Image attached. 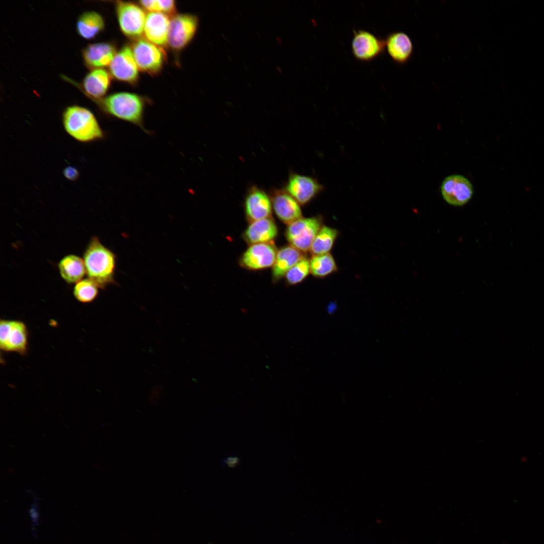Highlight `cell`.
<instances>
[{
  "label": "cell",
  "instance_id": "1",
  "mask_svg": "<svg viewBox=\"0 0 544 544\" xmlns=\"http://www.w3.org/2000/svg\"><path fill=\"white\" fill-rule=\"evenodd\" d=\"M104 114L132 124L146 133L152 132L144 124V113L149 100L129 92L115 93L94 101Z\"/></svg>",
  "mask_w": 544,
  "mask_h": 544
},
{
  "label": "cell",
  "instance_id": "2",
  "mask_svg": "<svg viewBox=\"0 0 544 544\" xmlns=\"http://www.w3.org/2000/svg\"><path fill=\"white\" fill-rule=\"evenodd\" d=\"M116 256L96 236L90 239L83 256L88 278L99 288L105 289L115 282Z\"/></svg>",
  "mask_w": 544,
  "mask_h": 544
},
{
  "label": "cell",
  "instance_id": "3",
  "mask_svg": "<svg viewBox=\"0 0 544 544\" xmlns=\"http://www.w3.org/2000/svg\"><path fill=\"white\" fill-rule=\"evenodd\" d=\"M62 123L65 131L81 143H91L105 138L94 114L85 107L73 105L66 107L62 113Z\"/></svg>",
  "mask_w": 544,
  "mask_h": 544
},
{
  "label": "cell",
  "instance_id": "4",
  "mask_svg": "<svg viewBox=\"0 0 544 544\" xmlns=\"http://www.w3.org/2000/svg\"><path fill=\"white\" fill-rule=\"evenodd\" d=\"M115 11L122 33L134 40L144 34L147 15L139 5L129 2L118 1L115 3Z\"/></svg>",
  "mask_w": 544,
  "mask_h": 544
},
{
  "label": "cell",
  "instance_id": "5",
  "mask_svg": "<svg viewBox=\"0 0 544 544\" xmlns=\"http://www.w3.org/2000/svg\"><path fill=\"white\" fill-rule=\"evenodd\" d=\"M323 226L319 216L301 218L288 225L286 237L291 245L302 252L310 251L312 242Z\"/></svg>",
  "mask_w": 544,
  "mask_h": 544
},
{
  "label": "cell",
  "instance_id": "6",
  "mask_svg": "<svg viewBox=\"0 0 544 544\" xmlns=\"http://www.w3.org/2000/svg\"><path fill=\"white\" fill-rule=\"evenodd\" d=\"M132 44L131 49L139 71L152 76L160 73L165 61L163 49L141 38Z\"/></svg>",
  "mask_w": 544,
  "mask_h": 544
},
{
  "label": "cell",
  "instance_id": "7",
  "mask_svg": "<svg viewBox=\"0 0 544 544\" xmlns=\"http://www.w3.org/2000/svg\"><path fill=\"white\" fill-rule=\"evenodd\" d=\"M28 330L20 320L1 319L0 348L5 352H15L25 355L28 347Z\"/></svg>",
  "mask_w": 544,
  "mask_h": 544
},
{
  "label": "cell",
  "instance_id": "8",
  "mask_svg": "<svg viewBox=\"0 0 544 544\" xmlns=\"http://www.w3.org/2000/svg\"><path fill=\"white\" fill-rule=\"evenodd\" d=\"M351 42L352 53L359 61H371L384 53V39L364 29L353 30Z\"/></svg>",
  "mask_w": 544,
  "mask_h": 544
},
{
  "label": "cell",
  "instance_id": "9",
  "mask_svg": "<svg viewBox=\"0 0 544 544\" xmlns=\"http://www.w3.org/2000/svg\"><path fill=\"white\" fill-rule=\"evenodd\" d=\"M198 26L196 16L190 14L174 15L170 19L168 45L176 51L184 49L193 39Z\"/></svg>",
  "mask_w": 544,
  "mask_h": 544
},
{
  "label": "cell",
  "instance_id": "10",
  "mask_svg": "<svg viewBox=\"0 0 544 544\" xmlns=\"http://www.w3.org/2000/svg\"><path fill=\"white\" fill-rule=\"evenodd\" d=\"M324 188L312 176L291 172L284 189L300 205H305L314 199Z\"/></svg>",
  "mask_w": 544,
  "mask_h": 544
},
{
  "label": "cell",
  "instance_id": "11",
  "mask_svg": "<svg viewBox=\"0 0 544 544\" xmlns=\"http://www.w3.org/2000/svg\"><path fill=\"white\" fill-rule=\"evenodd\" d=\"M139 69L134 59L131 47L123 46L117 51L109 65V73L118 81L135 84L139 78Z\"/></svg>",
  "mask_w": 544,
  "mask_h": 544
},
{
  "label": "cell",
  "instance_id": "12",
  "mask_svg": "<svg viewBox=\"0 0 544 544\" xmlns=\"http://www.w3.org/2000/svg\"><path fill=\"white\" fill-rule=\"evenodd\" d=\"M473 187L466 178L461 175H452L445 178L441 186L444 199L449 205L462 206L472 197Z\"/></svg>",
  "mask_w": 544,
  "mask_h": 544
},
{
  "label": "cell",
  "instance_id": "13",
  "mask_svg": "<svg viewBox=\"0 0 544 544\" xmlns=\"http://www.w3.org/2000/svg\"><path fill=\"white\" fill-rule=\"evenodd\" d=\"M277 253L275 247L270 243L254 244L243 254L240 262L248 269H261L273 266Z\"/></svg>",
  "mask_w": 544,
  "mask_h": 544
},
{
  "label": "cell",
  "instance_id": "14",
  "mask_svg": "<svg viewBox=\"0 0 544 544\" xmlns=\"http://www.w3.org/2000/svg\"><path fill=\"white\" fill-rule=\"evenodd\" d=\"M247 218L251 221L269 218L271 214L272 203L268 195L256 186L248 190L244 201Z\"/></svg>",
  "mask_w": 544,
  "mask_h": 544
},
{
  "label": "cell",
  "instance_id": "15",
  "mask_svg": "<svg viewBox=\"0 0 544 544\" xmlns=\"http://www.w3.org/2000/svg\"><path fill=\"white\" fill-rule=\"evenodd\" d=\"M272 207L278 218L289 225L302 218L300 204L284 189H274L271 196Z\"/></svg>",
  "mask_w": 544,
  "mask_h": 544
},
{
  "label": "cell",
  "instance_id": "16",
  "mask_svg": "<svg viewBox=\"0 0 544 544\" xmlns=\"http://www.w3.org/2000/svg\"><path fill=\"white\" fill-rule=\"evenodd\" d=\"M116 52L112 43L102 42L87 45L82 50V56L85 66L92 70L109 66Z\"/></svg>",
  "mask_w": 544,
  "mask_h": 544
},
{
  "label": "cell",
  "instance_id": "17",
  "mask_svg": "<svg viewBox=\"0 0 544 544\" xmlns=\"http://www.w3.org/2000/svg\"><path fill=\"white\" fill-rule=\"evenodd\" d=\"M170 20L160 12H150L147 15L144 34L146 39L159 46L168 45Z\"/></svg>",
  "mask_w": 544,
  "mask_h": 544
},
{
  "label": "cell",
  "instance_id": "18",
  "mask_svg": "<svg viewBox=\"0 0 544 544\" xmlns=\"http://www.w3.org/2000/svg\"><path fill=\"white\" fill-rule=\"evenodd\" d=\"M384 41L385 49L395 63L402 65L410 60L414 47L412 40L406 33L401 31L390 33Z\"/></svg>",
  "mask_w": 544,
  "mask_h": 544
},
{
  "label": "cell",
  "instance_id": "19",
  "mask_svg": "<svg viewBox=\"0 0 544 544\" xmlns=\"http://www.w3.org/2000/svg\"><path fill=\"white\" fill-rule=\"evenodd\" d=\"M111 77L104 69L92 70L83 79L81 88L93 101L100 100L105 97L111 85Z\"/></svg>",
  "mask_w": 544,
  "mask_h": 544
},
{
  "label": "cell",
  "instance_id": "20",
  "mask_svg": "<svg viewBox=\"0 0 544 544\" xmlns=\"http://www.w3.org/2000/svg\"><path fill=\"white\" fill-rule=\"evenodd\" d=\"M277 234V227L269 217L252 222L246 229L244 237L251 244L269 243Z\"/></svg>",
  "mask_w": 544,
  "mask_h": 544
},
{
  "label": "cell",
  "instance_id": "21",
  "mask_svg": "<svg viewBox=\"0 0 544 544\" xmlns=\"http://www.w3.org/2000/svg\"><path fill=\"white\" fill-rule=\"evenodd\" d=\"M302 252L292 245L282 248L277 253L273 266L272 275L274 281H278L303 257Z\"/></svg>",
  "mask_w": 544,
  "mask_h": 544
},
{
  "label": "cell",
  "instance_id": "22",
  "mask_svg": "<svg viewBox=\"0 0 544 544\" xmlns=\"http://www.w3.org/2000/svg\"><path fill=\"white\" fill-rule=\"evenodd\" d=\"M104 28L105 21L103 17L94 11L83 12L77 19V33L81 37L87 40H91L96 37Z\"/></svg>",
  "mask_w": 544,
  "mask_h": 544
},
{
  "label": "cell",
  "instance_id": "23",
  "mask_svg": "<svg viewBox=\"0 0 544 544\" xmlns=\"http://www.w3.org/2000/svg\"><path fill=\"white\" fill-rule=\"evenodd\" d=\"M58 267L61 277L70 284H77L87 274L84 259L74 254L63 257Z\"/></svg>",
  "mask_w": 544,
  "mask_h": 544
},
{
  "label": "cell",
  "instance_id": "24",
  "mask_svg": "<svg viewBox=\"0 0 544 544\" xmlns=\"http://www.w3.org/2000/svg\"><path fill=\"white\" fill-rule=\"evenodd\" d=\"M338 235L337 230L323 225L315 236L309 251L312 255L330 253Z\"/></svg>",
  "mask_w": 544,
  "mask_h": 544
},
{
  "label": "cell",
  "instance_id": "25",
  "mask_svg": "<svg viewBox=\"0 0 544 544\" xmlns=\"http://www.w3.org/2000/svg\"><path fill=\"white\" fill-rule=\"evenodd\" d=\"M310 274L317 278H324L337 270V266L331 253L312 255L309 259Z\"/></svg>",
  "mask_w": 544,
  "mask_h": 544
},
{
  "label": "cell",
  "instance_id": "26",
  "mask_svg": "<svg viewBox=\"0 0 544 544\" xmlns=\"http://www.w3.org/2000/svg\"><path fill=\"white\" fill-rule=\"evenodd\" d=\"M99 288L91 279H83L74 287L73 294L80 302L88 303L93 302L97 297Z\"/></svg>",
  "mask_w": 544,
  "mask_h": 544
},
{
  "label": "cell",
  "instance_id": "27",
  "mask_svg": "<svg viewBox=\"0 0 544 544\" xmlns=\"http://www.w3.org/2000/svg\"><path fill=\"white\" fill-rule=\"evenodd\" d=\"M310 273L309 259L303 257L286 273L287 282L290 285L302 282Z\"/></svg>",
  "mask_w": 544,
  "mask_h": 544
},
{
  "label": "cell",
  "instance_id": "28",
  "mask_svg": "<svg viewBox=\"0 0 544 544\" xmlns=\"http://www.w3.org/2000/svg\"><path fill=\"white\" fill-rule=\"evenodd\" d=\"M158 12L162 13L168 16L170 15L173 17L176 15V6L174 1L158 0Z\"/></svg>",
  "mask_w": 544,
  "mask_h": 544
},
{
  "label": "cell",
  "instance_id": "29",
  "mask_svg": "<svg viewBox=\"0 0 544 544\" xmlns=\"http://www.w3.org/2000/svg\"><path fill=\"white\" fill-rule=\"evenodd\" d=\"M63 174L65 178L71 181H76L80 176L79 170L73 166L65 167L63 170Z\"/></svg>",
  "mask_w": 544,
  "mask_h": 544
},
{
  "label": "cell",
  "instance_id": "30",
  "mask_svg": "<svg viewBox=\"0 0 544 544\" xmlns=\"http://www.w3.org/2000/svg\"><path fill=\"white\" fill-rule=\"evenodd\" d=\"M239 461V457L233 456L227 457L223 460V462L229 467H235L238 465Z\"/></svg>",
  "mask_w": 544,
  "mask_h": 544
},
{
  "label": "cell",
  "instance_id": "31",
  "mask_svg": "<svg viewBox=\"0 0 544 544\" xmlns=\"http://www.w3.org/2000/svg\"><path fill=\"white\" fill-rule=\"evenodd\" d=\"M520 459L521 461L523 463H525L526 461H527V458L525 456L521 457Z\"/></svg>",
  "mask_w": 544,
  "mask_h": 544
}]
</instances>
